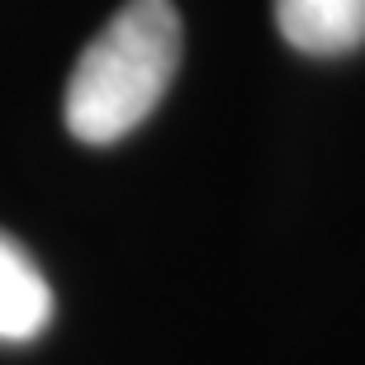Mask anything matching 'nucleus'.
<instances>
[{
  "label": "nucleus",
  "mask_w": 365,
  "mask_h": 365,
  "mask_svg": "<svg viewBox=\"0 0 365 365\" xmlns=\"http://www.w3.org/2000/svg\"><path fill=\"white\" fill-rule=\"evenodd\" d=\"M275 24L299 53L341 57L365 43V0H275Z\"/></svg>",
  "instance_id": "2"
},
{
  "label": "nucleus",
  "mask_w": 365,
  "mask_h": 365,
  "mask_svg": "<svg viewBox=\"0 0 365 365\" xmlns=\"http://www.w3.org/2000/svg\"><path fill=\"white\" fill-rule=\"evenodd\" d=\"M180 67V14L171 0H128L81 48L67 81L71 138L109 148L162 105Z\"/></svg>",
  "instance_id": "1"
},
{
  "label": "nucleus",
  "mask_w": 365,
  "mask_h": 365,
  "mask_svg": "<svg viewBox=\"0 0 365 365\" xmlns=\"http://www.w3.org/2000/svg\"><path fill=\"white\" fill-rule=\"evenodd\" d=\"M53 323V284L38 261L0 232V341H34Z\"/></svg>",
  "instance_id": "3"
}]
</instances>
